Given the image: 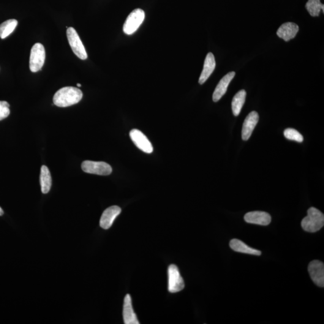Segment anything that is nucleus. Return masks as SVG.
<instances>
[{
  "instance_id": "22",
  "label": "nucleus",
  "mask_w": 324,
  "mask_h": 324,
  "mask_svg": "<svg viewBox=\"0 0 324 324\" xmlns=\"http://www.w3.org/2000/svg\"><path fill=\"white\" fill-rule=\"evenodd\" d=\"M284 136L288 140L295 141L298 143H302L304 140L303 137L300 133L298 132L297 130L291 129V128H289L285 130Z\"/></svg>"
},
{
  "instance_id": "18",
  "label": "nucleus",
  "mask_w": 324,
  "mask_h": 324,
  "mask_svg": "<svg viewBox=\"0 0 324 324\" xmlns=\"http://www.w3.org/2000/svg\"><path fill=\"white\" fill-rule=\"evenodd\" d=\"M40 182L42 192L46 194L50 192L52 186V178L50 170L46 166L41 168Z\"/></svg>"
},
{
  "instance_id": "12",
  "label": "nucleus",
  "mask_w": 324,
  "mask_h": 324,
  "mask_svg": "<svg viewBox=\"0 0 324 324\" xmlns=\"http://www.w3.org/2000/svg\"><path fill=\"white\" fill-rule=\"evenodd\" d=\"M259 121V115L256 111H252L247 116L242 129V139L247 141L251 137L252 133Z\"/></svg>"
},
{
  "instance_id": "17",
  "label": "nucleus",
  "mask_w": 324,
  "mask_h": 324,
  "mask_svg": "<svg viewBox=\"0 0 324 324\" xmlns=\"http://www.w3.org/2000/svg\"><path fill=\"white\" fill-rule=\"evenodd\" d=\"M230 246L234 251L239 253H246V254L260 256L261 252L260 250L252 248L244 242L238 239H233L230 243Z\"/></svg>"
},
{
  "instance_id": "13",
  "label": "nucleus",
  "mask_w": 324,
  "mask_h": 324,
  "mask_svg": "<svg viewBox=\"0 0 324 324\" xmlns=\"http://www.w3.org/2000/svg\"><path fill=\"white\" fill-rule=\"evenodd\" d=\"M122 316L125 324H140L137 316L133 310L132 298L129 294L125 296Z\"/></svg>"
},
{
  "instance_id": "1",
  "label": "nucleus",
  "mask_w": 324,
  "mask_h": 324,
  "mask_svg": "<svg viewBox=\"0 0 324 324\" xmlns=\"http://www.w3.org/2000/svg\"><path fill=\"white\" fill-rule=\"evenodd\" d=\"M83 92L73 87H66L57 91L53 98L54 105L65 108L76 104L83 98Z\"/></svg>"
},
{
  "instance_id": "23",
  "label": "nucleus",
  "mask_w": 324,
  "mask_h": 324,
  "mask_svg": "<svg viewBox=\"0 0 324 324\" xmlns=\"http://www.w3.org/2000/svg\"><path fill=\"white\" fill-rule=\"evenodd\" d=\"M10 105L5 101H0V121L7 118L10 114Z\"/></svg>"
},
{
  "instance_id": "2",
  "label": "nucleus",
  "mask_w": 324,
  "mask_h": 324,
  "mask_svg": "<svg viewBox=\"0 0 324 324\" xmlns=\"http://www.w3.org/2000/svg\"><path fill=\"white\" fill-rule=\"evenodd\" d=\"M301 225L306 232H317L324 227V215L317 208H310L307 211V216L302 220Z\"/></svg>"
},
{
  "instance_id": "25",
  "label": "nucleus",
  "mask_w": 324,
  "mask_h": 324,
  "mask_svg": "<svg viewBox=\"0 0 324 324\" xmlns=\"http://www.w3.org/2000/svg\"><path fill=\"white\" fill-rule=\"evenodd\" d=\"M77 86H78V87H81V85L80 84H77Z\"/></svg>"
},
{
  "instance_id": "16",
  "label": "nucleus",
  "mask_w": 324,
  "mask_h": 324,
  "mask_svg": "<svg viewBox=\"0 0 324 324\" xmlns=\"http://www.w3.org/2000/svg\"><path fill=\"white\" fill-rule=\"evenodd\" d=\"M216 67V61L213 53H209L206 55L205 61H204V68L201 73L199 83L202 85L208 80Z\"/></svg>"
},
{
  "instance_id": "10",
  "label": "nucleus",
  "mask_w": 324,
  "mask_h": 324,
  "mask_svg": "<svg viewBox=\"0 0 324 324\" xmlns=\"http://www.w3.org/2000/svg\"><path fill=\"white\" fill-rule=\"evenodd\" d=\"M121 209L118 206H114L106 209L100 220V226L104 230H108L113 225L114 220L121 213Z\"/></svg>"
},
{
  "instance_id": "21",
  "label": "nucleus",
  "mask_w": 324,
  "mask_h": 324,
  "mask_svg": "<svg viewBox=\"0 0 324 324\" xmlns=\"http://www.w3.org/2000/svg\"><path fill=\"white\" fill-rule=\"evenodd\" d=\"M306 8L312 16H318L321 10L324 12V5L321 3V0H308L306 4Z\"/></svg>"
},
{
  "instance_id": "3",
  "label": "nucleus",
  "mask_w": 324,
  "mask_h": 324,
  "mask_svg": "<svg viewBox=\"0 0 324 324\" xmlns=\"http://www.w3.org/2000/svg\"><path fill=\"white\" fill-rule=\"evenodd\" d=\"M46 58L44 46L40 43H36L31 50L29 58V69L32 72H37L44 65Z\"/></svg>"
},
{
  "instance_id": "15",
  "label": "nucleus",
  "mask_w": 324,
  "mask_h": 324,
  "mask_svg": "<svg viewBox=\"0 0 324 324\" xmlns=\"http://www.w3.org/2000/svg\"><path fill=\"white\" fill-rule=\"evenodd\" d=\"M299 31V27L293 23H286L282 24L278 30L277 35L279 37L284 39L285 42H288L296 36Z\"/></svg>"
},
{
  "instance_id": "6",
  "label": "nucleus",
  "mask_w": 324,
  "mask_h": 324,
  "mask_svg": "<svg viewBox=\"0 0 324 324\" xmlns=\"http://www.w3.org/2000/svg\"><path fill=\"white\" fill-rule=\"evenodd\" d=\"M168 273V291L171 293H177L184 288L183 279L179 273V269L175 265H170Z\"/></svg>"
},
{
  "instance_id": "9",
  "label": "nucleus",
  "mask_w": 324,
  "mask_h": 324,
  "mask_svg": "<svg viewBox=\"0 0 324 324\" xmlns=\"http://www.w3.org/2000/svg\"><path fill=\"white\" fill-rule=\"evenodd\" d=\"M308 271L313 282L318 287H324V264L320 261L314 260L310 262Z\"/></svg>"
},
{
  "instance_id": "7",
  "label": "nucleus",
  "mask_w": 324,
  "mask_h": 324,
  "mask_svg": "<svg viewBox=\"0 0 324 324\" xmlns=\"http://www.w3.org/2000/svg\"><path fill=\"white\" fill-rule=\"evenodd\" d=\"M81 167L84 172L99 176H108L113 171L111 166L104 162L86 160L82 163Z\"/></svg>"
},
{
  "instance_id": "24",
  "label": "nucleus",
  "mask_w": 324,
  "mask_h": 324,
  "mask_svg": "<svg viewBox=\"0 0 324 324\" xmlns=\"http://www.w3.org/2000/svg\"><path fill=\"white\" fill-rule=\"evenodd\" d=\"M4 212L3 210H2V208L0 207V216H2V215H3Z\"/></svg>"
},
{
  "instance_id": "4",
  "label": "nucleus",
  "mask_w": 324,
  "mask_h": 324,
  "mask_svg": "<svg viewBox=\"0 0 324 324\" xmlns=\"http://www.w3.org/2000/svg\"><path fill=\"white\" fill-rule=\"evenodd\" d=\"M145 18V13L141 9H137L133 11L128 16L123 26V31L125 34L131 35L140 28Z\"/></svg>"
},
{
  "instance_id": "14",
  "label": "nucleus",
  "mask_w": 324,
  "mask_h": 324,
  "mask_svg": "<svg viewBox=\"0 0 324 324\" xmlns=\"http://www.w3.org/2000/svg\"><path fill=\"white\" fill-rule=\"evenodd\" d=\"M235 75V72H231L228 73L227 75L223 76L222 80L220 81L216 89H215L213 95V100L214 102L219 101L223 97V95L226 93L229 84H230Z\"/></svg>"
},
{
  "instance_id": "20",
  "label": "nucleus",
  "mask_w": 324,
  "mask_h": 324,
  "mask_svg": "<svg viewBox=\"0 0 324 324\" xmlns=\"http://www.w3.org/2000/svg\"><path fill=\"white\" fill-rule=\"evenodd\" d=\"M18 26V21L9 20L5 21L0 25V37L4 39L9 36L15 30Z\"/></svg>"
},
{
  "instance_id": "5",
  "label": "nucleus",
  "mask_w": 324,
  "mask_h": 324,
  "mask_svg": "<svg viewBox=\"0 0 324 324\" xmlns=\"http://www.w3.org/2000/svg\"><path fill=\"white\" fill-rule=\"evenodd\" d=\"M67 37L70 47L75 55L83 60L86 59L88 56H87L85 47H84L77 32L73 27L67 29Z\"/></svg>"
},
{
  "instance_id": "8",
  "label": "nucleus",
  "mask_w": 324,
  "mask_h": 324,
  "mask_svg": "<svg viewBox=\"0 0 324 324\" xmlns=\"http://www.w3.org/2000/svg\"><path fill=\"white\" fill-rule=\"evenodd\" d=\"M130 137L135 145L146 153L150 154L153 151V147L150 141L142 132L133 129L130 132Z\"/></svg>"
},
{
  "instance_id": "19",
  "label": "nucleus",
  "mask_w": 324,
  "mask_h": 324,
  "mask_svg": "<svg viewBox=\"0 0 324 324\" xmlns=\"http://www.w3.org/2000/svg\"><path fill=\"white\" fill-rule=\"evenodd\" d=\"M246 91L244 89L238 91L234 97L232 101V110L234 115L238 116L246 100Z\"/></svg>"
},
{
  "instance_id": "11",
  "label": "nucleus",
  "mask_w": 324,
  "mask_h": 324,
  "mask_svg": "<svg viewBox=\"0 0 324 324\" xmlns=\"http://www.w3.org/2000/svg\"><path fill=\"white\" fill-rule=\"evenodd\" d=\"M245 221L262 226H267L271 223V217L268 213L264 211H251L245 214L244 217Z\"/></svg>"
}]
</instances>
